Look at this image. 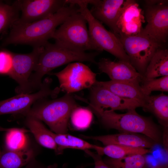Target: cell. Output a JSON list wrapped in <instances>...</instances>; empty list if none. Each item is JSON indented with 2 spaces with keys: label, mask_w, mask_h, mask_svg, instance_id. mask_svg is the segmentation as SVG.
Wrapping results in <instances>:
<instances>
[{
  "label": "cell",
  "mask_w": 168,
  "mask_h": 168,
  "mask_svg": "<svg viewBox=\"0 0 168 168\" xmlns=\"http://www.w3.org/2000/svg\"><path fill=\"white\" fill-rule=\"evenodd\" d=\"M65 5L57 12L45 18L29 23L16 22L11 27L8 36L2 43L27 44L34 48L44 47L56 29L69 16L78 11L75 4Z\"/></svg>",
  "instance_id": "6da1fadb"
},
{
  "label": "cell",
  "mask_w": 168,
  "mask_h": 168,
  "mask_svg": "<svg viewBox=\"0 0 168 168\" xmlns=\"http://www.w3.org/2000/svg\"><path fill=\"white\" fill-rule=\"evenodd\" d=\"M99 52L87 53L71 49L55 42L44 46L33 72L28 81L26 93L39 90L44 76L53 69L72 62H88L96 63L95 58Z\"/></svg>",
  "instance_id": "7a4b0ae2"
},
{
  "label": "cell",
  "mask_w": 168,
  "mask_h": 168,
  "mask_svg": "<svg viewBox=\"0 0 168 168\" xmlns=\"http://www.w3.org/2000/svg\"><path fill=\"white\" fill-rule=\"evenodd\" d=\"M77 106L75 96L72 94L66 93L58 98L39 100L21 116L37 119L44 122L54 133L65 134L71 114Z\"/></svg>",
  "instance_id": "3957f363"
},
{
  "label": "cell",
  "mask_w": 168,
  "mask_h": 168,
  "mask_svg": "<svg viewBox=\"0 0 168 168\" xmlns=\"http://www.w3.org/2000/svg\"><path fill=\"white\" fill-rule=\"evenodd\" d=\"M95 114L107 128L115 129L120 132L143 134L152 140L156 144L162 142V136L156 124L150 117L139 114L135 109L128 110L124 114L112 111Z\"/></svg>",
  "instance_id": "277c9868"
},
{
  "label": "cell",
  "mask_w": 168,
  "mask_h": 168,
  "mask_svg": "<svg viewBox=\"0 0 168 168\" xmlns=\"http://www.w3.org/2000/svg\"><path fill=\"white\" fill-rule=\"evenodd\" d=\"M87 21L78 11L69 16L53 34L55 43L69 49L85 52H100L93 42L87 29Z\"/></svg>",
  "instance_id": "5b68a950"
},
{
  "label": "cell",
  "mask_w": 168,
  "mask_h": 168,
  "mask_svg": "<svg viewBox=\"0 0 168 168\" xmlns=\"http://www.w3.org/2000/svg\"><path fill=\"white\" fill-rule=\"evenodd\" d=\"M70 3L78 6V12L88 24L90 37L100 52L105 50L119 60L130 62L118 37L112 32L107 30L102 23L92 15L88 8V0H70Z\"/></svg>",
  "instance_id": "8992f818"
},
{
  "label": "cell",
  "mask_w": 168,
  "mask_h": 168,
  "mask_svg": "<svg viewBox=\"0 0 168 168\" xmlns=\"http://www.w3.org/2000/svg\"><path fill=\"white\" fill-rule=\"evenodd\" d=\"M118 38L130 63L144 76L151 59L157 50L161 48V44L141 33Z\"/></svg>",
  "instance_id": "52a82bcc"
},
{
  "label": "cell",
  "mask_w": 168,
  "mask_h": 168,
  "mask_svg": "<svg viewBox=\"0 0 168 168\" xmlns=\"http://www.w3.org/2000/svg\"><path fill=\"white\" fill-rule=\"evenodd\" d=\"M49 74L57 77L61 91L66 93L72 94L90 89L97 81L96 74L80 62L69 63L60 72Z\"/></svg>",
  "instance_id": "ba28073f"
},
{
  "label": "cell",
  "mask_w": 168,
  "mask_h": 168,
  "mask_svg": "<svg viewBox=\"0 0 168 168\" xmlns=\"http://www.w3.org/2000/svg\"><path fill=\"white\" fill-rule=\"evenodd\" d=\"M52 79L47 77L42 82L39 91L33 93H21L7 99L0 101V115L12 114L21 115L28 111L39 100L56 98L61 90L57 87L51 89Z\"/></svg>",
  "instance_id": "9c48e42d"
},
{
  "label": "cell",
  "mask_w": 168,
  "mask_h": 168,
  "mask_svg": "<svg viewBox=\"0 0 168 168\" xmlns=\"http://www.w3.org/2000/svg\"><path fill=\"white\" fill-rule=\"evenodd\" d=\"M89 89V101L86 102L88 104V108L95 114L141 107L136 101L116 95L99 84L97 81Z\"/></svg>",
  "instance_id": "30bf717a"
},
{
  "label": "cell",
  "mask_w": 168,
  "mask_h": 168,
  "mask_svg": "<svg viewBox=\"0 0 168 168\" xmlns=\"http://www.w3.org/2000/svg\"><path fill=\"white\" fill-rule=\"evenodd\" d=\"M44 49V47L34 48L26 54L12 53V66L8 75L18 83L15 89L17 94L26 93L29 78Z\"/></svg>",
  "instance_id": "8fae6325"
},
{
  "label": "cell",
  "mask_w": 168,
  "mask_h": 168,
  "mask_svg": "<svg viewBox=\"0 0 168 168\" xmlns=\"http://www.w3.org/2000/svg\"><path fill=\"white\" fill-rule=\"evenodd\" d=\"M145 16L147 24L141 33L160 44L166 42L168 35V6L167 4L148 6Z\"/></svg>",
  "instance_id": "7c38bea8"
},
{
  "label": "cell",
  "mask_w": 168,
  "mask_h": 168,
  "mask_svg": "<svg viewBox=\"0 0 168 168\" xmlns=\"http://www.w3.org/2000/svg\"><path fill=\"white\" fill-rule=\"evenodd\" d=\"M21 16L15 22L29 23L45 18L55 13L67 4L66 0H18Z\"/></svg>",
  "instance_id": "4fadbf2b"
},
{
  "label": "cell",
  "mask_w": 168,
  "mask_h": 168,
  "mask_svg": "<svg viewBox=\"0 0 168 168\" xmlns=\"http://www.w3.org/2000/svg\"><path fill=\"white\" fill-rule=\"evenodd\" d=\"M142 9L135 1H125L117 20L118 37L130 36L140 34L145 22Z\"/></svg>",
  "instance_id": "5bb4252c"
},
{
  "label": "cell",
  "mask_w": 168,
  "mask_h": 168,
  "mask_svg": "<svg viewBox=\"0 0 168 168\" xmlns=\"http://www.w3.org/2000/svg\"><path fill=\"white\" fill-rule=\"evenodd\" d=\"M96 64L100 71L107 74L111 80L140 83L143 78L129 62L120 60L115 62L109 58H102Z\"/></svg>",
  "instance_id": "9a60e30c"
},
{
  "label": "cell",
  "mask_w": 168,
  "mask_h": 168,
  "mask_svg": "<svg viewBox=\"0 0 168 168\" xmlns=\"http://www.w3.org/2000/svg\"><path fill=\"white\" fill-rule=\"evenodd\" d=\"M80 136L83 138L99 141L104 146L118 145L149 149L152 148L156 144L152 140L145 135L134 133L120 132L103 135Z\"/></svg>",
  "instance_id": "2e32d148"
},
{
  "label": "cell",
  "mask_w": 168,
  "mask_h": 168,
  "mask_svg": "<svg viewBox=\"0 0 168 168\" xmlns=\"http://www.w3.org/2000/svg\"><path fill=\"white\" fill-rule=\"evenodd\" d=\"M125 0H96L90 11L93 16L107 25L117 36L116 23Z\"/></svg>",
  "instance_id": "e0dca14e"
},
{
  "label": "cell",
  "mask_w": 168,
  "mask_h": 168,
  "mask_svg": "<svg viewBox=\"0 0 168 168\" xmlns=\"http://www.w3.org/2000/svg\"><path fill=\"white\" fill-rule=\"evenodd\" d=\"M97 82L121 97L136 101L140 104L142 107L146 104L149 96L143 93L140 85V82H138L110 80Z\"/></svg>",
  "instance_id": "ac0fdd59"
},
{
  "label": "cell",
  "mask_w": 168,
  "mask_h": 168,
  "mask_svg": "<svg viewBox=\"0 0 168 168\" xmlns=\"http://www.w3.org/2000/svg\"><path fill=\"white\" fill-rule=\"evenodd\" d=\"M38 152L30 142L17 149H5L0 156V168H21L35 158Z\"/></svg>",
  "instance_id": "d6986e66"
},
{
  "label": "cell",
  "mask_w": 168,
  "mask_h": 168,
  "mask_svg": "<svg viewBox=\"0 0 168 168\" xmlns=\"http://www.w3.org/2000/svg\"><path fill=\"white\" fill-rule=\"evenodd\" d=\"M25 117V124L33 134L38 143L55 152L57 146L51 135V131L47 129L40 120L30 116Z\"/></svg>",
  "instance_id": "ffe728a7"
},
{
  "label": "cell",
  "mask_w": 168,
  "mask_h": 168,
  "mask_svg": "<svg viewBox=\"0 0 168 168\" xmlns=\"http://www.w3.org/2000/svg\"><path fill=\"white\" fill-rule=\"evenodd\" d=\"M51 135L57 146L54 152L57 155L62 154L64 150L68 148L84 151L94 149L96 151L99 146L90 143L82 138L67 134H56L52 131Z\"/></svg>",
  "instance_id": "44dd1931"
},
{
  "label": "cell",
  "mask_w": 168,
  "mask_h": 168,
  "mask_svg": "<svg viewBox=\"0 0 168 168\" xmlns=\"http://www.w3.org/2000/svg\"><path fill=\"white\" fill-rule=\"evenodd\" d=\"M145 111L151 112L164 128H168V96L163 92L156 95L149 96L142 107Z\"/></svg>",
  "instance_id": "7402d4cb"
},
{
  "label": "cell",
  "mask_w": 168,
  "mask_h": 168,
  "mask_svg": "<svg viewBox=\"0 0 168 168\" xmlns=\"http://www.w3.org/2000/svg\"><path fill=\"white\" fill-rule=\"evenodd\" d=\"M168 76V50L159 49L151 59L143 76L145 79Z\"/></svg>",
  "instance_id": "603a6c76"
},
{
  "label": "cell",
  "mask_w": 168,
  "mask_h": 168,
  "mask_svg": "<svg viewBox=\"0 0 168 168\" xmlns=\"http://www.w3.org/2000/svg\"><path fill=\"white\" fill-rule=\"evenodd\" d=\"M96 153L102 156L105 155L113 159H119L134 154L145 155L151 152L148 149L118 145H109L99 146Z\"/></svg>",
  "instance_id": "cb8c5ba5"
},
{
  "label": "cell",
  "mask_w": 168,
  "mask_h": 168,
  "mask_svg": "<svg viewBox=\"0 0 168 168\" xmlns=\"http://www.w3.org/2000/svg\"><path fill=\"white\" fill-rule=\"evenodd\" d=\"M18 0L9 4L0 1V34L11 28L19 18Z\"/></svg>",
  "instance_id": "d4e9b609"
},
{
  "label": "cell",
  "mask_w": 168,
  "mask_h": 168,
  "mask_svg": "<svg viewBox=\"0 0 168 168\" xmlns=\"http://www.w3.org/2000/svg\"><path fill=\"white\" fill-rule=\"evenodd\" d=\"M0 131L7 132L5 137V149H20L25 146L30 142L26 134L27 133L30 132L29 129L19 128L5 129L0 127Z\"/></svg>",
  "instance_id": "484cf974"
},
{
  "label": "cell",
  "mask_w": 168,
  "mask_h": 168,
  "mask_svg": "<svg viewBox=\"0 0 168 168\" xmlns=\"http://www.w3.org/2000/svg\"><path fill=\"white\" fill-rule=\"evenodd\" d=\"M104 162L112 168H147L144 155H130L119 159L106 158Z\"/></svg>",
  "instance_id": "4316f807"
},
{
  "label": "cell",
  "mask_w": 168,
  "mask_h": 168,
  "mask_svg": "<svg viewBox=\"0 0 168 168\" xmlns=\"http://www.w3.org/2000/svg\"><path fill=\"white\" fill-rule=\"evenodd\" d=\"M70 119L74 128L77 130L88 128L93 119V112L88 107L77 106L72 111Z\"/></svg>",
  "instance_id": "83f0119b"
},
{
  "label": "cell",
  "mask_w": 168,
  "mask_h": 168,
  "mask_svg": "<svg viewBox=\"0 0 168 168\" xmlns=\"http://www.w3.org/2000/svg\"><path fill=\"white\" fill-rule=\"evenodd\" d=\"M140 85L143 93L150 96L152 91H168V76L162 77L159 78H143Z\"/></svg>",
  "instance_id": "f1b7e54d"
},
{
  "label": "cell",
  "mask_w": 168,
  "mask_h": 168,
  "mask_svg": "<svg viewBox=\"0 0 168 168\" xmlns=\"http://www.w3.org/2000/svg\"><path fill=\"white\" fill-rule=\"evenodd\" d=\"M12 66V53L6 50H0V74L8 75Z\"/></svg>",
  "instance_id": "f546056e"
},
{
  "label": "cell",
  "mask_w": 168,
  "mask_h": 168,
  "mask_svg": "<svg viewBox=\"0 0 168 168\" xmlns=\"http://www.w3.org/2000/svg\"><path fill=\"white\" fill-rule=\"evenodd\" d=\"M85 152L93 159L94 163V168H112L105 163L101 158V156L91 152L90 150H87Z\"/></svg>",
  "instance_id": "4dcf8cb0"
},
{
  "label": "cell",
  "mask_w": 168,
  "mask_h": 168,
  "mask_svg": "<svg viewBox=\"0 0 168 168\" xmlns=\"http://www.w3.org/2000/svg\"><path fill=\"white\" fill-rule=\"evenodd\" d=\"M24 168H48V167L47 166H45L37 160L35 158L27 164Z\"/></svg>",
  "instance_id": "1f68e13d"
},
{
  "label": "cell",
  "mask_w": 168,
  "mask_h": 168,
  "mask_svg": "<svg viewBox=\"0 0 168 168\" xmlns=\"http://www.w3.org/2000/svg\"><path fill=\"white\" fill-rule=\"evenodd\" d=\"M168 128H164V130L162 136V142L166 152L168 153Z\"/></svg>",
  "instance_id": "d6a6232c"
},
{
  "label": "cell",
  "mask_w": 168,
  "mask_h": 168,
  "mask_svg": "<svg viewBox=\"0 0 168 168\" xmlns=\"http://www.w3.org/2000/svg\"><path fill=\"white\" fill-rule=\"evenodd\" d=\"M145 1L148 6H153L162 4H167V2H168L167 0H145Z\"/></svg>",
  "instance_id": "836d02e7"
},
{
  "label": "cell",
  "mask_w": 168,
  "mask_h": 168,
  "mask_svg": "<svg viewBox=\"0 0 168 168\" xmlns=\"http://www.w3.org/2000/svg\"><path fill=\"white\" fill-rule=\"evenodd\" d=\"M48 168H57L58 166L56 164H54L53 165H50L47 166ZM67 168V164H64L62 167V168Z\"/></svg>",
  "instance_id": "e575fe53"
},
{
  "label": "cell",
  "mask_w": 168,
  "mask_h": 168,
  "mask_svg": "<svg viewBox=\"0 0 168 168\" xmlns=\"http://www.w3.org/2000/svg\"><path fill=\"white\" fill-rule=\"evenodd\" d=\"M150 168H168V163L159 165L155 166Z\"/></svg>",
  "instance_id": "d590c367"
},
{
  "label": "cell",
  "mask_w": 168,
  "mask_h": 168,
  "mask_svg": "<svg viewBox=\"0 0 168 168\" xmlns=\"http://www.w3.org/2000/svg\"><path fill=\"white\" fill-rule=\"evenodd\" d=\"M68 3H69V4H70H70H71V3H70V0H68ZM88 1H89V0H88Z\"/></svg>",
  "instance_id": "8d00e7d4"
},
{
  "label": "cell",
  "mask_w": 168,
  "mask_h": 168,
  "mask_svg": "<svg viewBox=\"0 0 168 168\" xmlns=\"http://www.w3.org/2000/svg\"><path fill=\"white\" fill-rule=\"evenodd\" d=\"M1 152H2V151L0 149V155L1 154Z\"/></svg>",
  "instance_id": "74e56055"
},
{
  "label": "cell",
  "mask_w": 168,
  "mask_h": 168,
  "mask_svg": "<svg viewBox=\"0 0 168 168\" xmlns=\"http://www.w3.org/2000/svg\"><path fill=\"white\" fill-rule=\"evenodd\" d=\"M67 3H68V2H67ZM89 3H90V2H89ZM68 4H69V3H68ZM89 4H90V3H89Z\"/></svg>",
  "instance_id": "f35d334b"
},
{
  "label": "cell",
  "mask_w": 168,
  "mask_h": 168,
  "mask_svg": "<svg viewBox=\"0 0 168 168\" xmlns=\"http://www.w3.org/2000/svg\"><path fill=\"white\" fill-rule=\"evenodd\" d=\"M68 0H67V2H68ZM89 2H90V0H89Z\"/></svg>",
  "instance_id": "ab89813d"
}]
</instances>
